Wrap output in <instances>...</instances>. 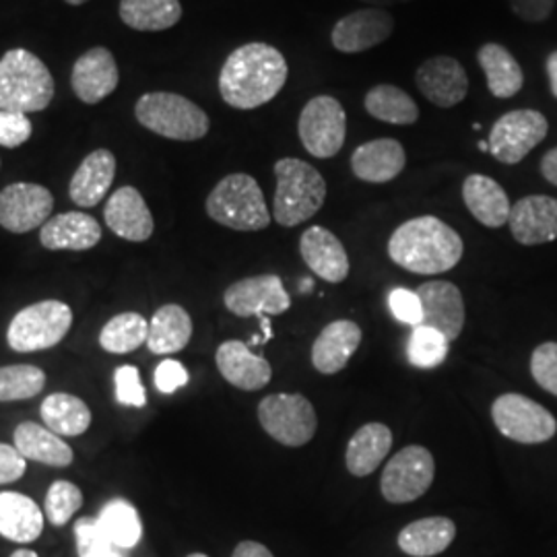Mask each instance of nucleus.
Returning a JSON list of instances; mask_svg holds the SVG:
<instances>
[{
    "mask_svg": "<svg viewBox=\"0 0 557 557\" xmlns=\"http://www.w3.org/2000/svg\"><path fill=\"white\" fill-rule=\"evenodd\" d=\"M287 73V60L275 46L262 41L244 44L223 62L221 98L236 110H255L277 98Z\"/></svg>",
    "mask_w": 557,
    "mask_h": 557,
    "instance_id": "f257e3e1",
    "label": "nucleus"
},
{
    "mask_svg": "<svg viewBox=\"0 0 557 557\" xmlns=\"http://www.w3.org/2000/svg\"><path fill=\"white\" fill-rule=\"evenodd\" d=\"M465 252L462 238L448 223L423 215L405 221L388 239V257L416 275H440L455 269Z\"/></svg>",
    "mask_w": 557,
    "mask_h": 557,
    "instance_id": "f03ea898",
    "label": "nucleus"
},
{
    "mask_svg": "<svg viewBox=\"0 0 557 557\" xmlns=\"http://www.w3.org/2000/svg\"><path fill=\"white\" fill-rule=\"evenodd\" d=\"M54 98V79L34 52L13 48L0 59V110L32 114Z\"/></svg>",
    "mask_w": 557,
    "mask_h": 557,
    "instance_id": "7ed1b4c3",
    "label": "nucleus"
},
{
    "mask_svg": "<svg viewBox=\"0 0 557 557\" xmlns=\"http://www.w3.org/2000/svg\"><path fill=\"white\" fill-rule=\"evenodd\" d=\"M273 220L283 227H296L314 218L326 199V180L308 161L283 158L275 163Z\"/></svg>",
    "mask_w": 557,
    "mask_h": 557,
    "instance_id": "20e7f679",
    "label": "nucleus"
},
{
    "mask_svg": "<svg viewBox=\"0 0 557 557\" xmlns=\"http://www.w3.org/2000/svg\"><path fill=\"white\" fill-rule=\"evenodd\" d=\"M207 215L236 232H260L271 223L259 182L248 174H230L207 197Z\"/></svg>",
    "mask_w": 557,
    "mask_h": 557,
    "instance_id": "39448f33",
    "label": "nucleus"
},
{
    "mask_svg": "<svg viewBox=\"0 0 557 557\" xmlns=\"http://www.w3.org/2000/svg\"><path fill=\"white\" fill-rule=\"evenodd\" d=\"M135 116L140 126L163 139L200 140L211 128L207 112L195 101L168 91L145 94L135 106Z\"/></svg>",
    "mask_w": 557,
    "mask_h": 557,
    "instance_id": "423d86ee",
    "label": "nucleus"
},
{
    "mask_svg": "<svg viewBox=\"0 0 557 557\" xmlns=\"http://www.w3.org/2000/svg\"><path fill=\"white\" fill-rule=\"evenodd\" d=\"M73 324V310L59 299H44L23 308L11 320L7 341L20 354L57 347Z\"/></svg>",
    "mask_w": 557,
    "mask_h": 557,
    "instance_id": "0eeeda50",
    "label": "nucleus"
},
{
    "mask_svg": "<svg viewBox=\"0 0 557 557\" xmlns=\"http://www.w3.org/2000/svg\"><path fill=\"white\" fill-rule=\"evenodd\" d=\"M262 430L278 444L299 448L314 438L319 418L312 403L304 395H269L259 403Z\"/></svg>",
    "mask_w": 557,
    "mask_h": 557,
    "instance_id": "6e6552de",
    "label": "nucleus"
},
{
    "mask_svg": "<svg viewBox=\"0 0 557 557\" xmlns=\"http://www.w3.org/2000/svg\"><path fill=\"white\" fill-rule=\"evenodd\" d=\"M492 419L499 434L518 444H543L557 434V421L537 400L506 393L492 405Z\"/></svg>",
    "mask_w": 557,
    "mask_h": 557,
    "instance_id": "1a4fd4ad",
    "label": "nucleus"
},
{
    "mask_svg": "<svg viewBox=\"0 0 557 557\" xmlns=\"http://www.w3.org/2000/svg\"><path fill=\"white\" fill-rule=\"evenodd\" d=\"M298 135L310 156L319 160L335 158L347 137V114L341 101L331 96L308 101L299 114Z\"/></svg>",
    "mask_w": 557,
    "mask_h": 557,
    "instance_id": "9d476101",
    "label": "nucleus"
},
{
    "mask_svg": "<svg viewBox=\"0 0 557 557\" xmlns=\"http://www.w3.org/2000/svg\"><path fill=\"white\" fill-rule=\"evenodd\" d=\"M436 465L425 446H407L382 471L380 492L391 504H409L421 498L434 483Z\"/></svg>",
    "mask_w": 557,
    "mask_h": 557,
    "instance_id": "9b49d317",
    "label": "nucleus"
},
{
    "mask_svg": "<svg viewBox=\"0 0 557 557\" xmlns=\"http://www.w3.org/2000/svg\"><path fill=\"white\" fill-rule=\"evenodd\" d=\"M549 133V122L537 110H515L492 126L490 153L506 165L524 160Z\"/></svg>",
    "mask_w": 557,
    "mask_h": 557,
    "instance_id": "f8f14e48",
    "label": "nucleus"
},
{
    "mask_svg": "<svg viewBox=\"0 0 557 557\" xmlns=\"http://www.w3.org/2000/svg\"><path fill=\"white\" fill-rule=\"evenodd\" d=\"M225 308L239 319L277 317L292 308V298L277 275L239 278L223 294Z\"/></svg>",
    "mask_w": 557,
    "mask_h": 557,
    "instance_id": "ddd939ff",
    "label": "nucleus"
},
{
    "mask_svg": "<svg viewBox=\"0 0 557 557\" xmlns=\"http://www.w3.org/2000/svg\"><path fill=\"white\" fill-rule=\"evenodd\" d=\"M54 209L52 193L34 182H15L0 193V225L11 234L38 230Z\"/></svg>",
    "mask_w": 557,
    "mask_h": 557,
    "instance_id": "4468645a",
    "label": "nucleus"
},
{
    "mask_svg": "<svg viewBox=\"0 0 557 557\" xmlns=\"http://www.w3.org/2000/svg\"><path fill=\"white\" fill-rule=\"evenodd\" d=\"M395 32V20L384 9H359L338 20L331 32L333 48L343 54H359L388 40Z\"/></svg>",
    "mask_w": 557,
    "mask_h": 557,
    "instance_id": "2eb2a0df",
    "label": "nucleus"
},
{
    "mask_svg": "<svg viewBox=\"0 0 557 557\" xmlns=\"http://www.w3.org/2000/svg\"><path fill=\"white\" fill-rule=\"evenodd\" d=\"M423 308V324L440 331L448 341H455L465 329V299L450 281H428L418 292Z\"/></svg>",
    "mask_w": 557,
    "mask_h": 557,
    "instance_id": "dca6fc26",
    "label": "nucleus"
},
{
    "mask_svg": "<svg viewBox=\"0 0 557 557\" xmlns=\"http://www.w3.org/2000/svg\"><path fill=\"white\" fill-rule=\"evenodd\" d=\"M416 83L423 98L438 108H455L469 91L467 71L453 57L425 60L416 73Z\"/></svg>",
    "mask_w": 557,
    "mask_h": 557,
    "instance_id": "f3484780",
    "label": "nucleus"
},
{
    "mask_svg": "<svg viewBox=\"0 0 557 557\" xmlns=\"http://www.w3.org/2000/svg\"><path fill=\"white\" fill-rule=\"evenodd\" d=\"M119 66L108 48H91L77 59L71 75L75 96L83 103H100L119 87Z\"/></svg>",
    "mask_w": 557,
    "mask_h": 557,
    "instance_id": "a211bd4d",
    "label": "nucleus"
},
{
    "mask_svg": "<svg viewBox=\"0 0 557 557\" xmlns=\"http://www.w3.org/2000/svg\"><path fill=\"white\" fill-rule=\"evenodd\" d=\"M510 234L522 246H539L557 239V199L531 195L510 211Z\"/></svg>",
    "mask_w": 557,
    "mask_h": 557,
    "instance_id": "6ab92c4d",
    "label": "nucleus"
},
{
    "mask_svg": "<svg viewBox=\"0 0 557 557\" xmlns=\"http://www.w3.org/2000/svg\"><path fill=\"white\" fill-rule=\"evenodd\" d=\"M106 225L122 239L147 242L153 236V215L135 186L119 188L103 209Z\"/></svg>",
    "mask_w": 557,
    "mask_h": 557,
    "instance_id": "aec40b11",
    "label": "nucleus"
},
{
    "mask_svg": "<svg viewBox=\"0 0 557 557\" xmlns=\"http://www.w3.org/2000/svg\"><path fill=\"white\" fill-rule=\"evenodd\" d=\"M299 255L310 271L326 283H343L349 277L347 250L326 227H308L299 238Z\"/></svg>",
    "mask_w": 557,
    "mask_h": 557,
    "instance_id": "412c9836",
    "label": "nucleus"
},
{
    "mask_svg": "<svg viewBox=\"0 0 557 557\" xmlns=\"http://www.w3.org/2000/svg\"><path fill=\"white\" fill-rule=\"evenodd\" d=\"M215 361L220 368V374L227 380L232 386L246 393H255L264 388L271 379L273 370L271 363L262 356L252 354L250 345L244 341H225L221 343Z\"/></svg>",
    "mask_w": 557,
    "mask_h": 557,
    "instance_id": "4be33fe9",
    "label": "nucleus"
},
{
    "mask_svg": "<svg viewBox=\"0 0 557 557\" xmlns=\"http://www.w3.org/2000/svg\"><path fill=\"white\" fill-rule=\"evenodd\" d=\"M361 343V329L354 320H335L320 331L312 345V366L320 374L333 376L341 372Z\"/></svg>",
    "mask_w": 557,
    "mask_h": 557,
    "instance_id": "5701e85b",
    "label": "nucleus"
},
{
    "mask_svg": "<svg viewBox=\"0 0 557 557\" xmlns=\"http://www.w3.org/2000/svg\"><path fill=\"white\" fill-rule=\"evenodd\" d=\"M101 239L98 220L87 213H60L41 225L40 242L46 250H91Z\"/></svg>",
    "mask_w": 557,
    "mask_h": 557,
    "instance_id": "b1692460",
    "label": "nucleus"
},
{
    "mask_svg": "<svg viewBox=\"0 0 557 557\" xmlns=\"http://www.w3.org/2000/svg\"><path fill=\"white\" fill-rule=\"evenodd\" d=\"M116 176V158L110 149H98L81 161L71 178L69 197L83 209L98 207Z\"/></svg>",
    "mask_w": 557,
    "mask_h": 557,
    "instance_id": "393cba45",
    "label": "nucleus"
},
{
    "mask_svg": "<svg viewBox=\"0 0 557 557\" xmlns=\"http://www.w3.org/2000/svg\"><path fill=\"white\" fill-rule=\"evenodd\" d=\"M405 163V149L395 139L368 140L359 145L351 156V170L356 178L370 184H386L398 178Z\"/></svg>",
    "mask_w": 557,
    "mask_h": 557,
    "instance_id": "a878e982",
    "label": "nucleus"
},
{
    "mask_svg": "<svg viewBox=\"0 0 557 557\" xmlns=\"http://www.w3.org/2000/svg\"><path fill=\"white\" fill-rule=\"evenodd\" d=\"M462 200L471 215L485 227L498 230L510 220L512 205L498 182L483 174H471L462 184Z\"/></svg>",
    "mask_w": 557,
    "mask_h": 557,
    "instance_id": "bb28decb",
    "label": "nucleus"
},
{
    "mask_svg": "<svg viewBox=\"0 0 557 557\" xmlns=\"http://www.w3.org/2000/svg\"><path fill=\"white\" fill-rule=\"evenodd\" d=\"M393 448V432L384 423L361 425L345 448L347 471L356 478L372 475Z\"/></svg>",
    "mask_w": 557,
    "mask_h": 557,
    "instance_id": "cd10ccee",
    "label": "nucleus"
},
{
    "mask_svg": "<svg viewBox=\"0 0 557 557\" xmlns=\"http://www.w3.org/2000/svg\"><path fill=\"white\" fill-rule=\"evenodd\" d=\"M455 537H457V524L450 518H419L398 533V547L407 556H440L453 545Z\"/></svg>",
    "mask_w": 557,
    "mask_h": 557,
    "instance_id": "c85d7f7f",
    "label": "nucleus"
},
{
    "mask_svg": "<svg viewBox=\"0 0 557 557\" xmlns=\"http://www.w3.org/2000/svg\"><path fill=\"white\" fill-rule=\"evenodd\" d=\"M15 448L20 450L23 457L48 467H69L73 462V448L60 438L59 434L50 432L46 425L34 423V421H23L15 432Z\"/></svg>",
    "mask_w": 557,
    "mask_h": 557,
    "instance_id": "c756f323",
    "label": "nucleus"
},
{
    "mask_svg": "<svg viewBox=\"0 0 557 557\" xmlns=\"http://www.w3.org/2000/svg\"><path fill=\"white\" fill-rule=\"evenodd\" d=\"M44 531L40 506L17 492H0V535L13 543H34Z\"/></svg>",
    "mask_w": 557,
    "mask_h": 557,
    "instance_id": "7c9ffc66",
    "label": "nucleus"
},
{
    "mask_svg": "<svg viewBox=\"0 0 557 557\" xmlns=\"http://www.w3.org/2000/svg\"><path fill=\"white\" fill-rule=\"evenodd\" d=\"M193 338V319L178 304H165L149 322L147 347L156 356L182 351Z\"/></svg>",
    "mask_w": 557,
    "mask_h": 557,
    "instance_id": "2f4dec72",
    "label": "nucleus"
},
{
    "mask_svg": "<svg viewBox=\"0 0 557 557\" xmlns=\"http://www.w3.org/2000/svg\"><path fill=\"white\" fill-rule=\"evenodd\" d=\"M478 62L485 73L487 89L494 98H515L524 85V75L517 59L499 44H483L478 50Z\"/></svg>",
    "mask_w": 557,
    "mask_h": 557,
    "instance_id": "473e14b6",
    "label": "nucleus"
},
{
    "mask_svg": "<svg viewBox=\"0 0 557 557\" xmlns=\"http://www.w3.org/2000/svg\"><path fill=\"white\" fill-rule=\"evenodd\" d=\"M41 419L46 428L60 438L81 436L91 425V409L83 398L69 393H54L41 403Z\"/></svg>",
    "mask_w": 557,
    "mask_h": 557,
    "instance_id": "72a5a7b5",
    "label": "nucleus"
},
{
    "mask_svg": "<svg viewBox=\"0 0 557 557\" xmlns=\"http://www.w3.org/2000/svg\"><path fill=\"white\" fill-rule=\"evenodd\" d=\"M363 108L372 119L386 124L409 126L419 120V106L416 100L391 83H380L372 87L363 98Z\"/></svg>",
    "mask_w": 557,
    "mask_h": 557,
    "instance_id": "f704fd0d",
    "label": "nucleus"
},
{
    "mask_svg": "<svg viewBox=\"0 0 557 557\" xmlns=\"http://www.w3.org/2000/svg\"><path fill=\"white\" fill-rule=\"evenodd\" d=\"M120 20L135 32H163L182 20L180 0H120Z\"/></svg>",
    "mask_w": 557,
    "mask_h": 557,
    "instance_id": "c9c22d12",
    "label": "nucleus"
},
{
    "mask_svg": "<svg viewBox=\"0 0 557 557\" xmlns=\"http://www.w3.org/2000/svg\"><path fill=\"white\" fill-rule=\"evenodd\" d=\"M98 522H100L103 535L120 552L133 549L139 545L140 537H143V522H140L137 508L131 502L122 498L110 499L101 508Z\"/></svg>",
    "mask_w": 557,
    "mask_h": 557,
    "instance_id": "e433bc0d",
    "label": "nucleus"
},
{
    "mask_svg": "<svg viewBox=\"0 0 557 557\" xmlns=\"http://www.w3.org/2000/svg\"><path fill=\"white\" fill-rule=\"evenodd\" d=\"M149 337V322L137 312H124L103 324L100 333V345L103 351L124 356L137 351Z\"/></svg>",
    "mask_w": 557,
    "mask_h": 557,
    "instance_id": "4c0bfd02",
    "label": "nucleus"
},
{
    "mask_svg": "<svg viewBox=\"0 0 557 557\" xmlns=\"http://www.w3.org/2000/svg\"><path fill=\"white\" fill-rule=\"evenodd\" d=\"M44 386L46 374L38 366L15 363L0 368V403L38 397Z\"/></svg>",
    "mask_w": 557,
    "mask_h": 557,
    "instance_id": "58836bf2",
    "label": "nucleus"
},
{
    "mask_svg": "<svg viewBox=\"0 0 557 557\" xmlns=\"http://www.w3.org/2000/svg\"><path fill=\"white\" fill-rule=\"evenodd\" d=\"M448 349H450V341L440 331L419 324L413 329L407 343V358L416 368L432 370V368H438L440 363H444V359L448 358Z\"/></svg>",
    "mask_w": 557,
    "mask_h": 557,
    "instance_id": "ea45409f",
    "label": "nucleus"
},
{
    "mask_svg": "<svg viewBox=\"0 0 557 557\" xmlns=\"http://www.w3.org/2000/svg\"><path fill=\"white\" fill-rule=\"evenodd\" d=\"M83 506V494L71 481L59 479L46 494V517L54 527H64Z\"/></svg>",
    "mask_w": 557,
    "mask_h": 557,
    "instance_id": "a19ab883",
    "label": "nucleus"
},
{
    "mask_svg": "<svg viewBox=\"0 0 557 557\" xmlns=\"http://www.w3.org/2000/svg\"><path fill=\"white\" fill-rule=\"evenodd\" d=\"M75 539L79 557H108L116 549L103 535L98 518H79L75 522Z\"/></svg>",
    "mask_w": 557,
    "mask_h": 557,
    "instance_id": "79ce46f5",
    "label": "nucleus"
},
{
    "mask_svg": "<svg viewBox=\"0 0 557 557\" xmlns=\"http://www.w3.org/2000/svg\"><path fill=\"white\" fill-rule=\"evenodd\" d=\"M531 374L543 391L557 397V343H541L531 356Z\"/></svg>",
    "mask_w": 557,
    "mask_h": 557,
    "instance_id": "37998d69",
    "label": "nucleus"
},
{
    "mask_svg": "<svg viewBox=\"0 0 557 557\" xmlns=\"http://www.w3.org/2000/svg\"><path fill=\"white\" fill-rule=\"evenodd\" d=\"M116 382V400L126 407H145L147 393L140 382L139 370L135 366H120L114 374Z\"/></svg>",
    "mask_w": 557,
    "mask_h": 557,
    "instance_id": "c03bdc74",
    "label": "nucleus"
},
{
    "mask_svg": "<svg viewBox=\"0 0 557 557\" xmlns=\"http://www.w3.org/2000/svg\"><path fill=\"white\" fill-rule=\"evenodd\" d=\"M388 308H391L393 317L403 324H409L413 329L423 324V308H421V301L416 292H409L403 287L393 289L388 294Z\"/></svg>",
    "mask_w": 557,
    "mask_h": 557,
    "instance_id": "a18cd8bd",
    "label": "nucleus"
},
{
    "mask_svg": "<svg viewBox=\"0 0 557 557\" xmlns=\"http://www.w3.org/2000/svg\"><path fill=\"white\" fill-rule=\"evenodd\" d=\"M32 120L21 112L0 110V147L15 149L32 137Z\"/></svg>",
    "mask_w": 557,
    "mask_h": 557,
    "instance_id": "49530a36",
    "label": "nucleus"
},
{
    "mask_svg": "<svg viewBox=\"0 0 557 557\" xmlns=\"http://www.w3.org/2000/svg\"><path fill=\"white\" fill-rule=\"evenodd\" d=\"M188 384V370L176 359H163L156 370V386L163 395H174Z\"/></svg>",
    "mask_w": 557,
    "mask_h": 557,
    "instance_id": "de8ad7c7",
    "label": "nucleus"
},
{
    "mask_svg": "<svg viewBox=\"0 0 557 557\" xmlns=\"http://www.w3.org/2000/svg\"><path fill=\"white\" fill-rule=\"evenodd\" d=\"M27 471V458L15 446L0 442V485L20 481Z\"/></svg>",
    "mask_w": 557,
    "mask_h": 557,
    "instance_id": "09e8293b",
    "label": "nucleus"
},
{
    "mask_svg": "<svg viewBox=\"0 0 557 557\" xmlns=\"http://www.w3.org/2000/svg\"><path fill=\"white\" fill-rule=\"evenodd\" d=\"M510 11L529 23H541L547 20L556 7V0H508Z\"/></svg>",
    "mask_w": 557,
    "mask_h": 557,
    "instance_id": "8fccbe9b",
    "label": "nucleus"
},
{
    "mask_svg": "<svg viewBox=\"0 0 557 557\" xmlns=\"http://www.w3.org/2000/svg\"><path fill=\"white\" fill-rule=\"evenodd\" d=\"M232 557H275L271 549L257 541H242Z\"/></svg>",
    "mask_w": 557,
    "mask_h": 557,
    "instance_id": "3c124183",
    "label": "nucleus"
},
{
    "mask_svg": "<svg viewBox=\"0 0 557 557\" xmlns=\"http://www.w3.org/2000/svg\"><path fill=\"white\" fill-rule=\"evenodd\" d=\"M541 174L549 184L557 186V147L547 151L541 160Z\"/></svg>",
    "mask_w": 557,
    "mask_h": 557,
    "instance_id": "603ef678",
    "label": "nucleus"
},
{
    "mask_svg": "<svg viewBox=\"0 0 557 557\" xmlns=\"http://www.w3.org/2000/svg\"><path fill=\"white\" fill-rule=\"evenodd\" d=\"M547 75H549V85H552V94L557 100V50L549 54L547 59Z\"/></svg>",
    "mask_w": 557,
    "mask_h": 557,
    "instance_id": "864d4df0",
    "label": "nucleus"
},
{
    "mask_svg": "<svg viewBox=\"0 0 557 557\" xmlns=\"http://www.w3.org/2000/svg\"><path fill=\"white\" fill-rule=\"evenodd\" d=\"M370 7H376V9H384V7H393V4H403V2H411V0H361Z\"/></svg>",
    "mask_w": 557,
    "mask_h": 557,
    "instance_id": "5fc2aeb1",
    "label": "nucleus"
},
{
    "mask_svg": "<svg viewBox=\"0 0 557 557\" xmlns=\"http://www.w3.org/2000/svg\"><path fill=\"white\" fill-rule=\"evenodd\" d=\"M11 557H40L36 552H32V549H17L15 554Z\"/></svg>",
    "mask_w": 557,
    "mask_h": 557,
    "instance_id": "6e6d98bb",
    "label": "nucleus"
},
{
    "mask_svg": "<svg viewBox=\"0 0 557 557\" xmlns=\"http://www.w3.org/2000/svg\"><path fill=\"white\" fill-rule=\"evenodd\" d=\"M312 289V278H304L301 281V292H310Z\"/></svg>",
    "mask_w": 557,
    "mask_h": 557,
    "instance_id": "4d7b16f0",
    "label": "nucleus"
},
{
    "mask_svg": "<svg viewBox=\"0 0 557 557\" xmlns=\"http://www.w3.org/2000/svg\"><path fill=\"white\" fill-rule=\"evenodd\" d=\"M479 149H481V151H490V143L481 140V143H479Z\"/></svg>",
    "mask_w": 557,
    "mask_h": 557,
    "instance_id": "13d9d810",
    "label": "nucleus"
},
{
    "mask_svg": "<svg viewBox=\"0 0 557 557\" xmlns=\"http://www.w3.org/2000/svg\"><path fill=\"white\" fill-rule=\"evenodd\" d=\"M64 2H69V4H73V7H77V4H85L87 0H64Z\"/></svg>",
    "mask_w": 557,
    "mask_h": 557,
    "instance_id": "bf43d9fd",
    "label": "nucleus"
},
{
    "mask_svg": "<svg viewBox=\"0 0 557 557\" xmlns=\"http://www.w3.org/2000/svg\"><path fill=\"white\" fill-rule=\"evenodd\" d=\"M108 557H124L122 556V554H120V549H114V552H112V554H110V556Z\"/></svg>",
    "mask_w": 557,
    "mask_h": 557,
    "instance_id": "052dcab7",
    "label": "nucleus"
},
{
    "mask_svg": "<svg viewBox=\"0 0 557 557\" xmlns=\"http://www.w3.org/2000/svg\"><path fill=\"white\" fill-rule=\"evenodd\" d=\"M188 557H209V556H205V554H190V556Z\"/></svg>",
    "mask_w": 557,
    "mask_h": 557,
    "instance_id": "680f3d73",
    "label": "nucleus"
}]
</instances>
